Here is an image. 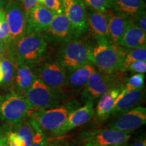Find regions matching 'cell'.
<instances>
[{"instance_id":"obj_1","label":"cell","mask_w":146,"mask_h":146,"mask_svg":"<svg viewBox=\"0 0 146 146\" xmlns=\"http://www.w3.org/2000/svg\"><path fill=\"white\" fill-rule=\"evenodd\" d=\"M78 106L77 102L71 101L54 108L30 110L29 116L36 121L47 137L58 136L68 115Z\"/></svg>"},{"instance_id":"obj_2","label":"cell","mask_w":146,"mask_h":146,"mask_svg":"<svg viewBox=\"0 0 146 146\" xmlns=\"http://www.w3.org/2000/svg\"><path fill=\"white\" fill-rule=\"evenodd\" d=\"M91 54L94 66H97L100 72L105 74L125 72L123 54L120 45L108 39L98 40L96 44L91 47Z\"/></svg>"},{"instance_id":"obj_3","label":"cell","mask_w":146,"mask_h":146,"mask_svg":"<svg viewBox=\"0 0 146 146\" xmlns=\"http://www.w3.org/2000/svg\"><path fill=\"white\" fill-rule=\"evenodd\" d=\"M91 47L87 41L78 38L63 42L58 50L57 60L66 72L88 64L94 65Z\"/></svg>"},{"instance_id":"obj_4","label":"cell","mask_w":146,"mask_h":146,"mask_svg":"<svg viewBox=\"0 0 146 146\" xmlns=\"http://www.w3.org/2000/svg\"><path fill=\"white\" fill-rule=\"evenodd\" d=\"M24 97L28 103L30 110L58 107L62 104L66 98L62 89L49 86L37 78Z\"/></svg>"},{"instance_id":"obj_5","label":"cell","mask_w":146,"mask_h":146,"mask_svg":"<svg viewBox=\"0 0 146 146\" xmlns=\"http://www.w3.org/2000/svg\"><path fill=\"white\" fill-rule=\"evenodd\" d=\"M47 45L43 33L25 35L18 42L10 58L14 63H25L35 66L41 62Z\"/></svg>"},{"instance_id":"obj_6","label":"cell","mask_w":146,"mask_h":146,"mask_svg":"<svg viewBox=\"0 0 146 146\" xmlns=\"http://www.w3.org/2000/svg\"><path fill=\"white\" fill-rule=\"evenodd\" d=\"M3 8L10 33V43L6 50L10 58L18 42L26 34L27 18L23 8L17 0H7Z\"/></svg>"},{"instance_id":"obj_7","label":"cell","mask_w":146,"mask_h":146,"mask_svg":"<svg viewBox=\"0 0 146 146\" xmlns=\"http://www.w3.org/2000/svg\"><path fill=\"white\" fill-rule=\"evenodd\" d=\"M120 73L105 74L95 70L84 87L81 96L83 102H94L110 89L123 86V76Z\"/></svg>"},{"instance_id":"obj_8","label":"cell","mask_w":146,"mask_h":146,"mask_svg":"<svg viewBox=\"0 0 146 146\" xmlns=\"http://www.w3.org/2000/svg\"><path fill=\"white\" fill-rule=\"evenodd\" d=\"M131 138L129 132L111 128L94 129L85 131L79 135L83 146H110L126 144Z\"/></svg>"},{"instance_id":"obj_9","label":"cell","mask_w":146,"mask_h":146,"mask_svg":"<svg viewBox=\"0 0 146 146\" xmlns=\"http://www.w3.org/2000/svg\"><path fill=\"white\" fill-rule=\"evenodd\" d=\"M30 110L25 97L15 92L5 95L0 99V119L16 126L27 119Z\"/></svg>"},{"instance_id":"obj_10","label":"cell","mask_w":146,"mask_h":146,"mask_svg":"<svg viewBox=\"0 0 146 146\" xmlns=\"http://www.w3.org/2000/svg\"><path fill=\"white\" fill-rule=\"evenodd\" d=\"M34 66L36 78L54 88L62 89L66 85L67 72L58 60L37 64Z\"/></svg>"},{"instance_id":"obj_11","label":"cell","mask_w":146,"mask_h":146,"mask_svg":"<svg viewBox=\"0 0 146 146\" xmlns=\"http://www.w3.org/2000/svg\"><path fill=\"white\" fill-rule=\"evenodd\" d=\"M64 14L70 24L73 38L78 39L88 31L89 27L83 0H63Z\"/></svg>"},{"instance_id":"obj_12","label":"cell","mask_w":146,"mask_h":146,"mask_svg":"<svg viewBox=\"0 0 146 146\" xmlns=\"http://www.w3.org/2000/svg\"><path fill=\"white\" fill-rule=\"evenodd\" d=\"M120 116L109 125V128L131 133L146 123V108L137 106L119 114Z\"/></svg>"},{"instance_id":"obj_13","label":"cell","mask_w":146,"mask_h":146,"mask_svg":"<svg viewBox=\"0 0 146 146\" xmlns=\"http://www.w3.org/2000/svg\"><path fill=\"white\" fill-rule=\"evenodd\" d=\"M47 42L63 43L73 38L72 29L65 14H54L50 26L43 33Z\"/></svg>"},{"instance_id":"obj_14","label":"cell","mask_w":146,"mask_h":146,"mask_svg":"<svg viewBox=\"0 0 146 146\" xmlns=\"http://www.w3.org/2000/svg\"><path fill=\"white\" fill-rule=\"evenodd\" d=\"M112 10L98 12L85 5V13L89 29L96 41L109 39L108 21Z\"/></svg>"},{"instance_id":"obj_15","label":"cell","mask_w":146,"mask_h":146,"mask_svg":"<svg viewBox=\"0 0 146 146\" xmlns=\"http://www.w3.org/2000/svg\"><path fill=\"white\" fill-rule=\"evenodd\" d=\"M54 14L43 5L36 4L27 17L26 34L43 33L50 26Z\"/></svg>"},{"instance_id":"obj_16","label":"cell","mask_w":146,"mask_h":146,"mask_svg":"<svg viewBox=\"0 0 146 146\" xmlns=\"http://www.w3.org/2000/svg\"><path fill=\"white\" fill-rule=\"evenodd\" d=\"M94 116V101L87 102L83 106L77 108L68 115L65 123L58 133V136L66 135L72 129L87 123Z\"/></svg>"},{"instance_id":"obj_17","label":"cell","mask_w":146,"mask_h":146,"mask_svg":"<svg viewBox=\"0 0 146 146\" xmlns=\"http://www.w3.org/2000/svg\"><path fill=\"white\" fill-rule=\"evenodd\" d=\"M13 80L14 92L25 96L36 78L34 72V66L25 63L16 62Z\"/></svg>"},{"instance_id":"obj_18","label":"cell","mask_w":146,"mask_h":146,"mask_svg":"<svg viewBox=\"0 0 146 146\" xmlns=\"http://www.w3.org/2000/svg\"><path fill=\"white\" fill-rule=\"evenodd\" d=\"M117 45L127 48H136L146 45V34L130 19Z\"/></svg>"},{"instance_id":"obj_19","label":"cell","mask_w":146,"mask_h":146,"mask_svg":"<svg viewBox=\"0 0 146 146\" xmlns=\"http://www.w3.org/2000/svg\"><path fill=\"white\" fill-rule=\"evenodd\" d=\"M143 96V88L136 89L127 92L125 89H122L120 97L116 102L112 110V115H118L129 110L139 103Z\"/></svg>"},{"instance_id":"obj_20","label":"cell","mask_w":146,"mask_h":146,"mask_svg":"<svg viewBox=\"0 0 146 146\" xmlns=\"http://www.w3.org/2000/svg\"><path fill=\"white\" fill-rule=\"evenodd\" d=\"M123 86L110 89L100 97L95 111L97 118L104 120L110 117L112 114L113 108L116 104L118 96L121 92Z\"/></svg>"},{"instance_id":"obj_21","label":"cell","mask_w":146,"mask_h":146,"mask_svg":"<svg viewBox=\"0 0 146 146\" xmlns=\"http://www.w3.org/2000/svg\"><path fill=\"white\" fill-rule=\"evenodd\" d=\"M110 10L115 14L131 18L145 10V3L143 0H110Z\"/></svg>"},{"instance_id":"obj_22","label":"cell","mask_w":146,"mask_h":146,"mask_svg":"<svg viewBox=\"0 0 146 146\" xmlns=\"http://www.w3.org/2000/svg\"><path fill=\"white\" fill-rule=\"evenodd\" d=\"M95 70L94 65L88 64L67 72L66 85L76 90L84 88Z\"/></svg>"},{"instance_id":"obj_23","label":"cell","mask_w":146,"mask_h":146,"mask_svg":"<svg viewBox=\"0 0 146 146\" xmlns=\"http://www.w3.org/2000/svg\"><path fill=\"white\" fill-rule=\"evenodd\" d=\"M131 18L111 12L108 21L109 39L114 44H117L121 38Z\"/></svg>"},{"instance_id":"obj_24","label":"cell","mask_w":146,"mask_h":146,"mask_svg":"<svg viewBox=\"0 0 146 146\" xmlns=\"http://www.w3.org/2000/svg\"><path fill=\"white\" fill-rule=\"evenodd\" d=\"M123 54V66L125 71L133 62L146 60V45L136 48H127L121 46Z\"/></svg>"},{"instance_id":"obj_25","label":"cell","mask_w":146,"mask_h":146,"mask_svg":"<svg viewBox=\"0 0 146 146\" xmlns=\"http://www.w3.org/2000/svg\"><path fill=\"white\" fill-rule=\"evenodd\" d=\"M16 133L18 137L23 141L24 146H31L34 135V129L29 120H24L16 125Z\"/></svg>"},{"instance_id":"obj_26","label":"cell","mask_w":146,"mask_h":146,"mask_svg":"<svg viewBox=\"0 0 146 146\" xmlns=\"http://www.w3.org/2000/svg\"><path fill=\"white\" fill-rule=\"evenodd\" d=\"M0 68L3 74L2 85L8 87L13 83L14 76V65L10 58H0Z\"/></svg>"},{"instance_id":"obj_27","label":"cell","mask_w":146,"mask_h":146,"mask_svg":"<svg viewBox=\"0 0 146 146\" xmlns=\"http://www.w3.org/2000/svg\"><path fill=\"white\" fill-rule=\"evenodd\" d=\"M33 128L34 129V135L31 146H45L47 143V137L40 128L39 124L35 120L29 118Z\"/></svg>"},{"instance_id":"obj_28","label":"cell","mask_w":146,"mask_h":146,"mask_svg":"<svg viewBox=\"0 0 146 146\" xmlns=\"http://www.w3.org/2000/svg\"><path fill=\"white\" fill-rule=\"evenodd\" d=\"M145 76L142 73H137L130 78H128L125 84H124L123 89L128 91L136 90L143 88Z\"/></svg>"},{"instance_id":"obj_29","label":"cell","mask_w":146,"mask_h":146,"mask_svg":"<svg viewBox=\"0 0 146 146\" xmlns=\"http://www.w3.org/2000/svg\"><path fill=\"white\" fill-rule=\"evenodd\" d=\"M36 4L43 5L54 14L64 13L63 0H38Z\"/></svg>"},{"instance_id":"obj_30","label":"cell","mask_w":146,"mask_h":146,"mask_svg":"<svg viewBox=\"0 0 146 146\" xmlns=\"http://www.w3.org/2000/svg\"><path fill=\"white\" fill-rule=\"evenodd\" d=\"M84 4L98 12H105L110 9V0H83Z\"/></svg>"},{"instance_id":"obj_31","label":"cell","mask_w":146,"mask_h":146,"mask_svg":"<svg viewBox=\"0 0 146 146\" xmlns=\"http://www.w3.org/2000/svg\"><path fill=\"white\" fill-rule=\"evenodd\" d=\"M0 39L4 42L6 47L10 43V33L9 28L5 20V16L3 8L1 12V23H0Z\"/></svg>"},{"instance_id":"obj_32","label":"cell","mask_w":146,"mask_h":146,"mask_svg":"<svg viewBox=\"0 0 146 146\" xmlns=\"http://www.w3.org/2000/svg\"><path fill=\"white\" fill-rule=\"evenodd\" d=\"M70 141V137L66 135L60 136L47 137L45 146H69Z\"/></svg>"},{"instance_id":"obj_33","label":"cell","mask_w":146,"mask_h":146,"mask_svg":"<svg viewBox=\"0 0 146 146\" xmlns=\"http://www.w3.org/2000/svg\"><path fill=\"white\" fill-rule=\"evenodd\" d=\"M133 23L139 27L142 31L146 32V13L145 10L140 11L131 18Z\"/></svg>"},{"instance_id":"obj_34","label":"cell","mask_w":146,"mask_h":146,"mask_svg":"<svg viewBox=\"0 0 146 146\" xmlns=\"http://www.w3.org/2000/svg\"><path fill=\"white\" fill-rule=\"evenodd\" d=\"M127 70L131 71L137 73H145L146 72V62L143 60L133 62L128 66Z\"/></svg>"},{"instance_id":"obj_35","label":"cell","mask_w":146,"mask_h":146,"mask_svg":"<svg viewBox=\"0 0 146 146\" xmlns=\"http://www.w3.org/2000/svg\"><path fill=\"white\" fill-rule=\"evenodd\" d=\"M7 139L9 146H24L23 141L14 131L9 132L7 134Z\"/></svg>"},{"instance_id":"obj_36","label":"cell","mask_w":146,"mask_h":146,"mask_svg":"<svg viewBox=\"0 0 146 146\" xmlns=\"http://www.w3.org/2000/svg\"><path fill=\"white\" fill-rule=\"evenodd\" d=\"M38 0H23L22 3L23 4V10L25 11L26 18L33 8L37 3Z\"/></svg>"},{"instance_id":"obj_37","label":"cell","mask_w":146,"mask_h":146,"mask_svg":"<svg viewBox=\"0 0 146 146\" xmlns=\"http://www.w3.org/2000/svg\"><path fill=\"white\" fill-rule=\"evenodd\" d=\"M127 146H146L145 139H140L137 140L136 141H135L134 143L131 144V145H127Z\"/></svg>"},{"instance_id":"obj_38","label":"cell","mask_w":146,"mask_h":146,"mask_svg":"<svg viewBox=\"0 0 146 146\" xmlns=\"http://www.w3.org/2000/svg\"><path fill=\"white\" fill-rule=\"evenodd\" d=\"M0 146H9L7 139V134H4L0 137Z\"/></svg>"},{"instance_id":"obj_39","label":"cell","mask_w":146,"mask_h":146,"mask_svg":"<svg viewBox=\"0 0 146 146\" xmlns=\"http://www.w3.org/2000/svg\"><path fill=\"white\" fill-rule=\"evenodd\" d=\"M6 51V46L5 45H0V58H2Z\"/></svg>"},{"instance_id":"obj_40","label":"cell","mask_w":146,"mask_h":146,"mask_svg":"<svg viewBox=\"0 0 146 146\" xmlns=\"http://www.w3.org/2000/svg\"><path fill=\"white\" fill-rule=\"evenodd\" d=\"M69 146H83L80 142H76L75 141H70V143Z\"/></svg>"},{"instance_id":"obj_41","label":"cell","mask_w":146,"mask_h":146,"mask_svg":"<svg viewBox=\"0 0 146 146\" xmlns=\"http://www.w3.org/2000/svg\"><path fill=\"white\" fill-rule=\"evenodd\" d=\"M7 0H0V8H3Z\"/></svg>"},{"instance_id":"obj_42","label":"cell","mask_w":146,"mask_h":146,"mask_svg":"<svg viewBox=\"0 0 146 146\" xmlns=\"http://www.w3.org/2000/svg\"><path fill=\"white\" fill-rule=\"evenodd\" d=\"M2 82H3V74L1 70V68H0V84H1V85H2Z\"/></svg>"},{"instance_id":"obj_43","label":"cell","mask_w":146,"mask_h":146,"mask_svg":"<svg viewBox=\"0 0 146 146\" xmlns=\"http://www.w3.org/2000/svg\"><path fill=\"white\" fill-rule=\"evenodd\" d=\"M0 45H5L6 46V45H5V43L3 42L2 40L0 39Z\"/></svg>"},{"instance_id":"obj_44","label":"cell","mask_w":146,"mask_h":146,"mask_svg":"<svg viewBox=\"0 0 146 146\" xmlns=\"http://www.w3.org/2000/svg\"><path fill=\"white\" fill-rule=\"evenodd\" d=\"M4 135V133H3L2 130L1 129V128H0V137H1V135Z\"/></svg>"},{"instance_id":"obj_45","label":"cell","mask_w":146,"mask_h":146,"mask_svg":"<svg viewBox=\"0 0 146 146\" xmlns=\"http://www.w3.org/2000/svg\"><path fill=\"white\" fill-rule=\"evenodd\" d=\"M110 146H127V143L123 144V145H110Z\"/></svg>"},{"instance_id":"obj_46","label":"cell","mask_w":146,"mask_h":146,"mask_svg":"<svg viewBox=\"0 0 146 146\" xmlns=\"http://www.w3.org/2000/svg\"><path fill=\"white\" fill-rule=\"evenodd\" d=\"M3 8H0V23H1V10H2Z\"/></svg>"},{"instance_id":"obj_47","label":"cell","mask_w":146,"mask_h":146,"mask_svg":"<svg viewBox=\"0 0 146 146\" xmlns=\"http://www.w3.org/2000/svg\"><path fill=\"white\" fill-rule=\"evenodd\" d=\"M18 1H19V2H21L22 3V1H23V0H17Z\"/></svg>"},{"instance_id":"obj_48","label":"cell","mask_w":146,"mask_h":146,"mask_svg":"<svg viewBox=\"0 0 146 146\" xmlns=\"http://www.w3.org/2000/svg\"><path fill=\"white\" fill-rule=\"evenodd\" d=\"M143 1H145V0H143Z\"/></svg>"}]
</instances>
